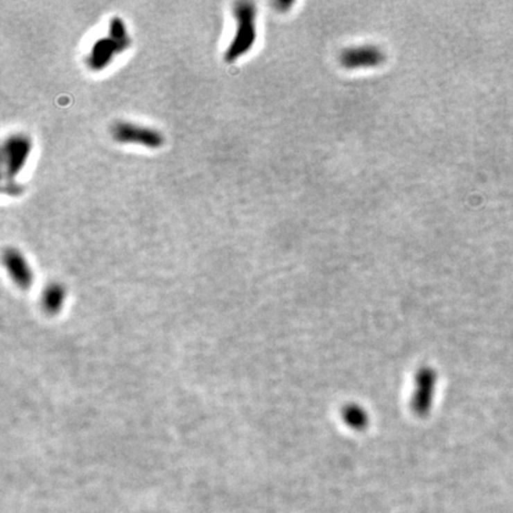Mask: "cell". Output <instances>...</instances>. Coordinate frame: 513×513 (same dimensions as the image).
Here are the masks:
<instances>
[{
    "instance_id": "6da1fadb",
    "label": "cell",
    "mask_w": 513,
    "mask_h": 513,
    "mask_svg": "<svg viewBox=\"0 0 513 513\" xmlns=\"http://www.w3.org/2000/svg\"><path fill=\"white\" fill-rule=\"evenodd\" d=\"M131 44L124 21L119 17H113L110 21L106 37L94 42L91 53L87 56V66L92 71H100L107 68L116 55L121 54Z\"/></svg>"
},
{
    "instance_id": "7a4b0ae2",
    "label": "cell",
    "mask_w": 513,
    "mask_h": 513,
    "mask_svg": "<svg viewBox=\"0 0 513 513\" xmlns=\"http://www.w3.org/2000/svg\"><path fill=\"white\" fill-rule=\"evenodd\" d=\"M256 10L252 3H238L234 6L236 29L225 53V61L234 62L252 49L256 40Z\"/></svg>"
},
{
    "instance_id": "3957f363",
    "label": "cell",
    "mask_w": 513,
    "mask_h": 513,
    "mask_svg": "<svg viewBox=\"0 0 513 513\" xmlns=\"http://www.w3.org/2000/svg\"><path fill=\"white\" fill-rule=\"evenodd\" d=\"M113 139L121 144H136L148 149H159L164 144V137L155 128L118 121L111 128Z\"/></svg>"
},
{
    "instance_id": "277c9868",
    "label": "cell",
    "mask_w": 513,
    "mask_h": 513,
    "mask_svg": "<svg viewBox=\"0 0 513 513\" xmlns=\"http://www.w3.org/2000/svg\"><path fill=\"white\" fill-rule=\"evenodd\" d=\"M33 149V141L30 137L23 133L8 137L3 145V161L5 166V177L8 182L21 174L26 162L29 159Z\"/></svg>"
},
{
    "instance_id": "5b68a950",
    "label": "cell",
    "mask_w": 513,
    "mask_h": 513,
    "mask_svg": "<svg viewBox=\"0 0 513 513\" xmlns=\"http://www.w3.org/2000/svg\"><path fill=\"white\" fill-rule=\"evenodd\" d=\"M340 58L347 68H361L377 66L384 61L385 55L378 46H363L345 50Z\"/></svg>"
},
{
    "instance_id": "8992f818",
    "label": "cell",
    "mask_w": 513,
    "mask_h": 513,
    "mask_svg": "<svg viewBox=\"0 0 513 513\" xmlns=\"http://www.w3.org/2000/svg\"><path fill=\"white\" fill-rule=\"evenodd\" d=\"M4 263L10 276L18 286L23 289H29L33 284V273L23 254L15 249L6 250L4 253Z\"/></svg>"
},
{
    "instance_id": "52a82bcc",
    "label": "cell",
    "mask_w": 513,
    "mask_h": 513,
    "mask_svg": "<svg viewBox=\"0 0 513 513\" xmlns=\"http://www.w3.org/2000/svg\"><path fill=\"white\" fill-rule=\"evenodd\" d=\"M64 298H66L64 288L60 286V284H51L44 291L42 303H43V306H44L46 313L55 314L61 309V306L64 302Z\"/></svg>"
}]
</instances>
